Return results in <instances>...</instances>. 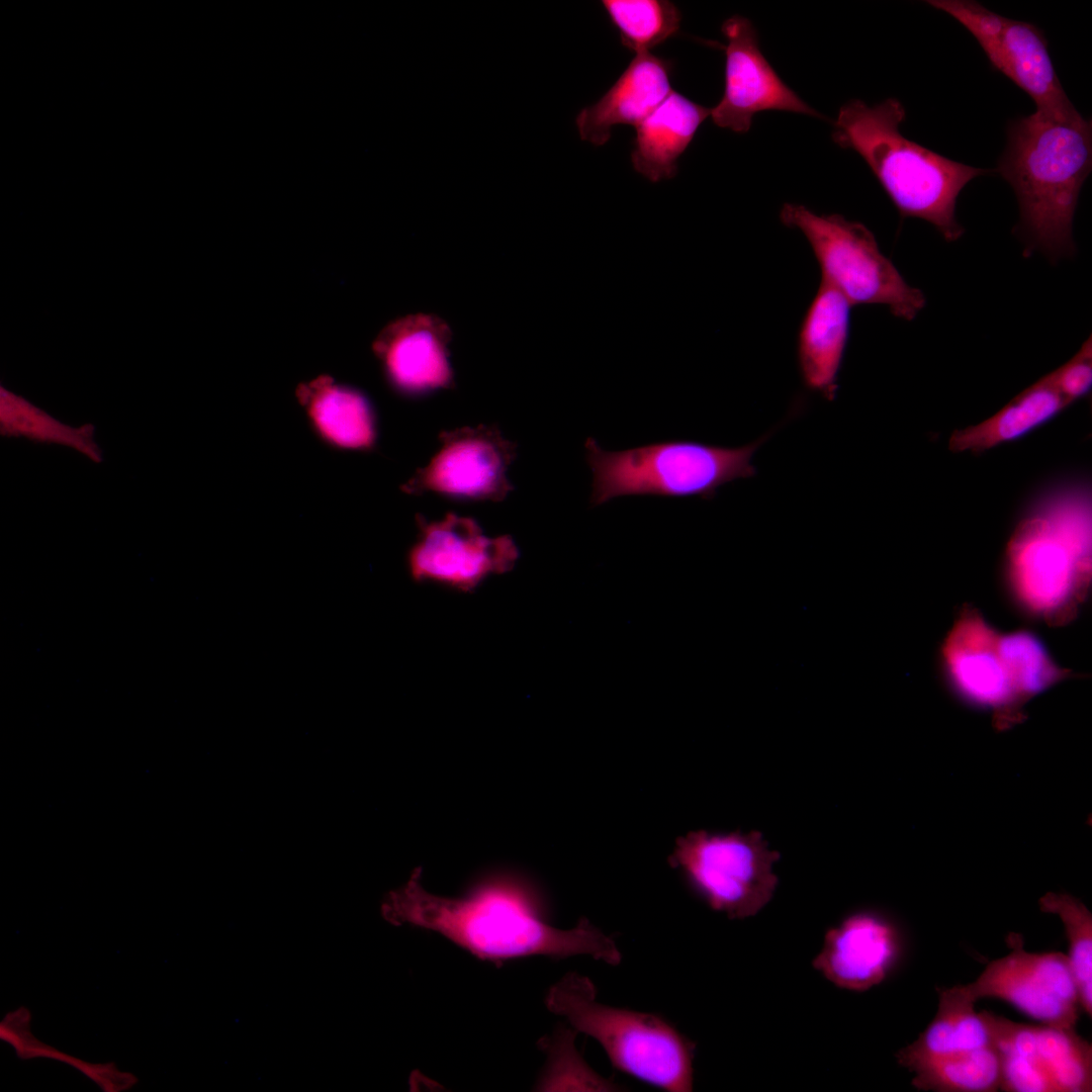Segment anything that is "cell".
<instances>
[{"label": "cell", "mask_w": 1092, "mask_h": 1092, "mask_svg": "<svg viewBox=\"0 0 1092 1092\" xmlns=\"http://www.w3.org/2000/svg\"><path fill=\"white\" fill-rule=\"evenodd\" d=\"M997 647L1020 700L1040 693L1069 674L1055 663L1041 640L1029 631L999 633Z\"/></svg>", "instance_id": "cell-28"}, {"label": "cell", "mask_w": 1092, "mask_h": 1092, "mask_svg": "<svg viewBox=\"0 0 1092 1092\" xmlns=\"http://www.w3.org/2000/svg\"><path fill=\"white\" fill-rule=\"evenodd\" d=\"M780 219L802 232L820 266L821 281L842 294L851 306L886 305L893 315L905 321L915 318L925 306L923 292L905 281L862 223L839 214L818 215L797 203L784 204Z\"/></svg>", "instance_id": "cell-7"}, {"label": "cell", "mask_w": 1092, "mask_h": 1092, "mask_svg": "<svg viewBox=\"0 0 1092 1092\" xmlns=\"http://www.w3.org/2000/svg\"><path fill=\"white\" fill-rule=\"evenodd\" d=\"M449 340L441 320L418 314L389 328L376 348L390 382L402 392L420 394L451 384Z\"/></svg>", "instance_id": "cell-17"}, {"label": "cell", "mask_w": 1092, "mask_h": 1092, "mask_svg": "<svg viewBox=\"0 0 1092 1092\" xmlns=\"http://www.w3.org/2000/svg\"><path fill=\"white\" fill-rule=\"evenodd\" d=\"M998 632L975 610L966 609L942 644L947 676L968 701L1002 709L1019 701L997 647Z\"/></svg>", "instance_id": "cell-16"}, {"label": "cell", "mask_w": 1092, "mask_h": 1092, "mask_svg": "<svg viewBox=\"0 0 1092 1092\" xmlns=\"http://www.w3.org/2000/svg\"><path fill=\"white\" fill-rule=\"evenodd\" d=\"M517 446L492 427L443 432L429 463L402 486L407 493L434 492L471 500H503L513 490L508 470Z\"/></svg>", "instance_id": "cell-13"}, {"label": "cell", "mask_w": 1092, "mask_h": 1092, "mask_svg": "<svg viewBox=\"0 0 1092 1092\" xmlns=\"http://www.w3.org/2000/svg\"><path fill=\"white\" fill-rule=\"evenodd\" d=\"M711 109L671 91L636 127L631 161L636 172L658 182L672 178L677 159Z\"/></svg>", "instance_id": "cell-20"}, {"label": "cell", "mask_w": 1092, "mask_h": 1092, "mask_svg": "<svg viewBox=\"0 0 1092 1092\" xmlns=\"http://www.w3.org/2000/svg\"><path fill=\"white\" fill-rule=\"evenodd\" d=\"M1000 1060L999 1090L1092 1091V1046L1075 1028L1012 1021L979 1011Z\"/></svg>", "instance_id": "cell-9"}, {"label": "cell", "mask_w": 1092, "mask_h": 1092, "mask_svg": "<svg viewBox=\"0 0 1092 1092\" xmlns=\"http://www.w3.org/2000/svg\"><path fill=\"white\" fill-rule=\"evenodd\" d=\"M1043 912L1061 918L1069 942V961L1081 1009L1092 1015V916L1086 906L1067 894L1049 893L1039 900Z\"/></svg>", "instance_id": "cell-29"}, {"label": "cell", "mask_w": 1092, "mask_h": 1092, "mask_svg": "<svg viewBox=\"0 0 1092 1092\" xmlns=\"http://www.w3.org/2000/svg\"><path fill=\"white\" fill-rule=\"evenodd\" d=\"M545 1004L596 1039L619 1071L664 1091L693 1090L696 1044L662 1017L599 1002L594 983L577 973L552 985Z\"/></svg>", "instance_id": "cell-6"}, {"label": "cell", "mask_w": 1092, "mask_h": 1092, "mask_svg": "<svg viewBox=\"0 0 1092 1092\" xmlns=\"http://www.w3.org/2000/svg\"><path fill=\"white\" fill-rule=\"evenodd\" d=\"M1091 120L1034 112L1011 121L997 171L1016 195L1024 255L1041 252L1053 263L1073 256V219L1092 164Z\"/></svg>", "instance_id": "cell-2"}, {"label": "cell", "mask_w": 1092, "mask_h": 1092, "mask_svg": "<svg viewBox=\"0 0 1092 1092\" xmlns=\"http://www.w3.org/2000/svg\"><path fill=\"white\" fill-rule=\"evenodd\" d=\"M905 117L895 98L874 106L852 100L840 108L832 136L862 157L901 216L924 219L946 242L958 241L965 233L956 218L959 194L995 170L952 161L906 139L899 130Z\"/></svg>", "instance_id": "cell-3"}, {"label": "cell", "mask_w": 1092, "mask_h": 1092, "mask_svg": "<svg viewBox=\"0 0 1092 1092\" xmlns=\"http://www.w3.org/2000/svg\"><path fill=\"white\" fill-rule=\"evenodd\" d=\"M722 32L727 38L725 90L710 113L716 125L746 132L753 115L764 110L792 111L822 118L777 75L761 54L756 31L747 18L734 15L726 19Z\"/></svg>", "instance_id": "cell-14"}, {"label": "cell", "mask_w": 1092, "mask_h": 1092, "mask_svg": "<svg viewBox=\"0 0 1092 1092\" xmlns=\"http://www.w3.org/2000/svg\"><path fill=\"white\" fill-rule=\"evenodd\" d=\"M421 873L416 869L385 895L380 914L386 922L436 931L481 960L583 954L611 966L621 963L614 939L586 918L570 929L548 924L536 893L523 881L498 878L465 897L449 898L428 892Z\"/></svg>", "instance_id": "cell-1"}, {"label": "cell", "mask_w": 1092, "mask_h": 1092, "mask_svg": "<svg viewBox=\"0 0 1092 1092\" xmlns=\"http://www.w3.org/2000/svg\"><path fill=\"white\" fill-rule=\"evenodd\" d=\"M938 990V1007L927 1027L897 1052L898 1064L910 1072L928 1062L992 1044L965 985Z\"/></svg>", "instance_id": "cell-21"}, {"label": "cell", "mask_w": 1092, "mask_h": 1092, "mask_svg": "<svg viewBox=\"0 0 1092 1092\" xmlns=\"http://www.w3.org/2000/svg\"><path fill=\"white\" fill-rule=\"evenodd\" d=\"M0 432L5 437L69 448L93 462L102 460L92 425L65 424L4 387L0 390Z\"/></svg>", "instance_id": "cell-25"}, {"label": "cell", "mask_w": 1092, "mask_h": 1092, "mask_svg": "<svg viewBox=\"0 0 1092 1092\" xmlns=\"http://www.w3.org/2000/svg\"><path fill=\"white\" fill-rule=\"evenodd\" d=\"M912 1085L935 1092H994L1001 1081L1000 1060L992 1044L934 1060L915 1068Z\"/></svg>", "instance_id": "cell-26"}, {"label": "cell", "mask_w": 1092, "mask_h": 1092, "mask_svg": "<svg viewBox=\"0 0 1092 1092\" xmlns=\"http://www.w3.org/2000/svg\"><path fill=\"white\" fill-rule=\"evenodd\" d=\"M671 63L648 53L636 54L614 85L575 117L581 140L606 144L614 125L636 127L672 91Z\"/></svg>", "instance_id": "cell-18"}, {"label": "cell", "mask_w": 1092, "mask_h": 1092, "mask_svg": "<svg viewBox=\"0 0 1092 1092\" xmlns=\"http://www.w3.org/2000/svg\"><path fill=\"white\" fill-rule=\"evenodd\" d=\"M898 929L873 912H857L830 928L813 967L839 988L863 992L880 984L899 958Z\"/></svg>", "instance_id": "cell-15"}, {"label": "cell", "mask_w": 1092, "mask_h": 1092, "mask_svg": "<svg viewBox=\"0 0 1092 1092\" xmlns=\"http://www.w3.org/2000/svg\"><path fill=\"white\" fill-rule=\"evenodd\" d=\"M419 534L407 555L414 580L462 593L474 590L493 574L511 571L520 551L509 535L486 536L475 520L454 513L427 521L417 517Z\"/></svg>", "instance_id": "cell-12"}, {"label": "cell", "mask_w": 1092, "mask_h": 1092, "mask_svg": "<svg viewBox=\"0 0 1092 1092\" xmlns=\"http://www.w3.org/2000/svg\"><path fill=\"white\" fill-rule=\"evenodd\" d=\"M927 4L949 14L966 27L992 67L1032 98L1035 112L1058 119L1080 115L1060 83L1046 39L1036 26L1006 18L976 1L930 0Z\"/></svg>", "instance_id": "cell-10"}, {"label": "cell", "mask_w": 1092, "mask_h": 1092, "mask_svg": "<svg viewBox=\"0 0 1092 1092\" xmlns=\"http://www.w3.org/2000/svg\"><path fill=\"white\" fill-rule=\"evenodd\" d=\"M850 307L821 281L802 321L797 344L799 373L806 389L833 401L849 333Z\"/></svg>", "instance_id": "cell-19"}, {"label": "cell", "mask_w": 1092, "mask_h": 1092, "mask_svg": "<svg viewBox=\"0 0 1092 1092\" xmlns=\"http://www.w3.org/2000/svg\"><path fill=\"white\" fill-rule=\"evenodd\" d=\"M0 1040L21 1061L58 1062L75 1070L102 1092H127L139 1084V1077L114 1062L89 1061L68 1053L39 1038L32 1029V1013L26 1006L7 1011L0 1020Z\"/></svg>", "instance_id": "cell-24"}, {"label": "cell", "mask_w": 1092, "mask_h": 1092, "mask_svg": "<svg viewBox=\"0 0 1092 1092\" xmlns=\"http://www.w3.org/2000/svg\"><path fill=\"white\" fill-rule=\"evenodd\" d=\"M314 432L328 444L366 450L376 439L375 416L369 400L357 389L318 379L299 392Z\"/></svg>", "instance_id": "cell-23"}, {"label": "cell", "mask_w": 1092, "mask_h": 1092, "mask_svg": "<svg viewBox=\"0 0 1092 1092\" xmlns=\"http://www.w3.org/2000/svg\"><path fill=\"white\" fill-rule=\"evenodd\" d=\"M1010 952L991 961L965 988L977 1002L1005 1001L1042 1024L1075 1028L1080 1002L1069 958L1062 951L1029 952L1022 935L1007 936Z\"/></svg>", "instance_id": "cell-11"}, {"label": "cell", "mask_w": 1092, "mask_h": 1092, "mask_svg": "<svg viewBox=\"0 0 1092 1092\" xmlns=\"http://www.w3.org/2000/svg\"><path fill=\"white\" fill-rule=\"evenodd\" d=\"M1069 404L1057 388L1051 372L991 418L954 430L949 437L948 448L953 453L984 452L1027 434Z\"/></svg>", "instance_id": "cell-22"}, {"label": "cell", "mask_w": 1092, "mask_h": 1092, "mask_svg": "<svg viewBox=\"0 0 1092 1092\" xmlns=\"http://www.w3.org/2000/svg\"><path fill=\"white\" fill-rule=\"evenodd\" d=\"M780 852L761 832L691 831L676 839L668 857L690 887L715 911L730 919L756 915L772 898Z\"/></svg>", "instance_id": "cell-8"}, {"label": "cell", "mask_w": 1092, "mask_h": 1092, "mask_svg": "<svg viewBox=\"0 0 1092 1092\" xmlns=\"http://www.w3.org/2000/svg\"><path fill=\"white\" fill-rule=\"evenodd\" d=\"M602 4L623 46L635 54L648 53L680 26V12L667 0H604Z\"/></svg>", "instance_id": "cell-27"}, {"label": "cell", "mask_w": 1092, "mask_h": 1092, "mask_svg": "<svg viewBox=\"0 0 1092 1092\" xmlns=\"http://www.w3.org/2000/svg\"><path fill=\"white\" fill-rule=\"evenodd\" d=\"M739 447L696 441H663L623 451H607L589 437L585 459L593 473L592 506L624 495L711 499L731 481L754 477L756 451L789 420Z\"/></svg>", "instance_id": "cell-5"}, {"label": "cell", "mask_w": 1092, "mask_h": 1092, "mask_svg": "<svg viewBox=\"0 0 1092 1092\" xmlns=\"http://www.w3.org/2000/svg\"><path fill=\"white\" fill-rule=\"evenodd\" d=\"M1052 374L1057 388L1070 403L1085 395L1092 384L1091 336L1072 359L1054 370Z\"/></svg>", "instance_id": "cell-30"}, {"label": "cell", "mask_w": 1092, "mask_h": 1092, "mask_svg": "<svg viewBox=\"0 0 1092 1092\" xmlns=\"http://www.w3.org/2000/svg\"><path fill=\"white\" fill-rule=\"evenodd\" d=\"M1087 493L1044 502L1015 529L1006 550L1010 585L1029 612L1070 618L1091 575V506Z\"/></svg>", "instance_id": "cell-4"}]
</instances>
